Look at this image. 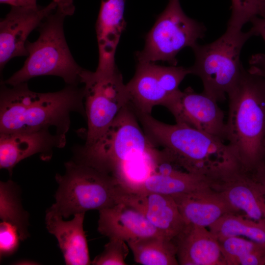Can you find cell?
<instances>
[{
	"instance_id": "10",
	"label": "cell",
	"mask_w": 265,
	"mask_h": 265,
	"mask_svg": "<svg viewBox=\"0 0 265 265\" xmlns=\"http://www.w3.org/2000/svg\"><path fill=\"white\" fill-rule=\"evenodd\" d=\"M181 76L173 66L138 62L135 74L126 84L132 108L151 114L158 105L165 106L180 92Z\"/></svg>"
},
{
	"instance_id": "12",
	"label": "cell",
	"mask_w": 265,
	"mask_h": 265,
	"mask_svg": "<svg viewBox=\"0 0 265 265\" xmlns=\"http://www.w3.org/2000/svg\"><path fill=\"white\" fill-rule=\"evenodd\" d=\"M116 201L141 213L160 235L168 240H173L186 225L171 195L132 191L120 185Z\"/></svg>"
},
{
	"instance_id": "8",
	"label": "cell",
	"mask_w": 265,
	"mask_h": 265,
	"mask_svg": "<svg viewBox=\"0 0 265 265\" xmlns=\"http://www.w3.org/2000/svg\"><path fill=\"white\" fill-rule=\"evenodd\" d=\"M205 26L188 17L180 0H169L145 37L143 49L136 53L138 62H166L176 66V56L184 48H192L204 37Z\"/></svg>"
},
{
	"instance_id": "11",
	"label": "cell",
	"mask_w": 265,
	"mask_h": 265,
	"mask_svg": "<svg viewBox=\"0 0 265 265\" xmlns=\"http://www.w3.org/2000/svg\"><path fill=\"white\" fill-rule=\"evenodd\" d=\"M57 5V0L45 6L36 8L11 6L0 22V70L16 57L28 55L26 48L27 38Z\"/></svg>"
},
{
	"instance_id": "9",
	"label": "cell",
	"mask_w": 265,
	"mask_h": 265,
	"mask_svg": "<svg viewBox=\"0 0 265 265\" xmlns=\"http://www.w3.org/2000/svg\"><path fill=\"white\" fill-rule=\"evenodd\" d=\"M81 83L84 84L87 123L84 145L89 146L105 133L120 110L130 103V97L118 69L107 74L84 69Z\"/></svg>"
},
{
	"instance_id": "6",
	"label": "cell",
	"mask_w": 265,
	"mask_h": 265,
	"mask_svg": "<svg viewBox=\"0 0 265 265\" xmlns=\"http://www.w3.org/2000/svg\"><path fill=\"white\" fill-rule=\"evenodd\" d=\"M64 174H56L58 187L55 203L50 208L67 218L117 203L119 183L111 174L86 162L73 159L65 163Z\"/></svg>"
},
{
	"instance_id": "18",
	"label": "cell",
	"mask_w": 265,
	"mask_h": 265,
	"mask_svg": "<svg viewBox=\"0 0 265 265\" xmlns=\"http://www.w3.org/2000/svg\"><path fill=\"white\" fill-rule=\"evenodd\" d=\"M99 212L98 231L109 239L127 242L142 238L162 237L141 213L124 203L118 202Z\"/></svg>"
},
{
	"instance_id": "7",
	"label": "cell",
	"mask_w": 265,
	"mask_h": 265,
	"mask_svg": "<svg viewBox=\"0 0 265 265\" xmlns=\"http://www.w3.org/2000/svg\"><path fill=\"white\" fill-rule=\"evenodd\" d=\"M253 36L258 34L252 27L247 32L227 27L215 41L203 45L197 43L191 48L195 62L188 67L190 74L200 78L204 94L217 102L225 100L244 69L240 60L242 48Z\"/></svg>"
},
{
	"instance_id": "16",
	"label": "cell",
	"mask_w": 265,
	"mask_h": 265,
	"mask_svg": "<svg viewBox=\"0 0 265 265\" xmlns=\"http://www.w3.org/2000/svg\"><path fill=\"white\" fill-rule=\"evenodd\" d=\"M216 187L236 213L265 224V185L240 171L218 181Z\"/></svg>"
},
{
	"instance_id": "21",
	"label": "cell",
	"mask_w": 265,
	"mask_h": 265,
	"mask_svg": "<svg viewBox=\"0 0 265 265\" xmlns=\"http://www.w3.org/2000/svg\"><path fill=\"white\" fill-rule=\"evenodd\" d=\"M214 180L178 167L168 174L152 173L144 179L129 183L125 188L137 192H155L171 196L188 193L212 186Z\"/></svg>"
},
{
	"instance_id": "15",
	"label": "cell",
	"mask_w": 265,
	"mask_h": 265,
	"mask_svg": "<svg viewBox=\"0 0 265 265\" xmlns=\"http://www.w3.org/2000/svg\"><path fill=\"white\" fill-rule=\"evenodd\" d=\"M126 0H101L96 23L99 62L95 72L100 74L117 69L115 54L126 27L124 11Z\"/></svg>"
},
{
	"instance_id": "29",
	"label": "cell",
	"mask_w": 265,
	"mask_h": 265,
	"mask_svg": "<svg viewBox=\"0 0 265 265\" xmlns=\"http://www.w3.org/2000/svg\"><path fill=\"white\" fill-rule=\"evenodd\" d=\"M249 64L250 67L260 74L265 80V64L258 53L252 56L249 60ZM263 158L264 172L265 173V137L263 144Z\"/></svg>"
},
{
	"instance_id": "4",
	"label": "cell",
	"mask_w": 265,
	"mask_h": 265,
	"mask_svg": "<svg viewBox=\"0 0 265 265\" xmlns=\"http://www.w3.org/2000/svg\"><path fill=\"white\" fill-rule=\"evenodd\" d=\"M75 11L73 0H57L56 8L36 28L39 33L33 42L26 41L28 55L23 67L2 82L14 85L41 76L61 78L67 85L81 83L83 68L74 60L67 44L63 29L65 18Z\"/></svg>"
},
{
	"instance_id": "3",
	"label": "cell",
	"mask_w": 265,
	"mask_h": 265,
	"mask_svg": "<svg viewBox=\"0 0 265 265\" xmlns=\"http://www.w3.org/2000/svg\"><path fill=\"white\" fill-rule=\"evenodd\" d=\"M228 95L226 139L237 159L240 171L259 180L264 173L265 79L253 68H244Z\"/></svg>"
},
{
	"instance_id": "5",
	"label": "cell",
	"mask_w": 265,
	"mask_h": 265,
	"mask_svg": "<svg viewBox=\"0 0 265 265\" xmlns=\"http://www.w3.org/2000/svg\"><path fill=\"white\" fill-rule=\"evenodd\" d=\"M142 129L129 103L94 144L74 148V159L108 173L123 184L129 169L146 159L155 147Z\"/></svg>"
},
{
	"instance_id": "20",
	"label": "cell",
	"mask_w": 265,
	"mask_h": 265,
	"mask_svg": "<svg viewBox=\"0 0 265 265\" xmlns=\"http://www.w3.org/2000/svg\"><path fill=\"white\" fill-rule=\"evenodd\" d=\"M85 212L74 215L64 221L63 217L50 208L46 212L45 222L48 232L55 236L68 265H88L90 260L87 242L83 224Z\"/></svg>"
},
{
	"instance_id": "24",
	"label": "cell",
	"mask_w": 265,
	"mask_h": 265,
	"mask_svg": "<svg viewBox=\"0 0 265 265\" xmlns=\"http://www.w3.org/2000/svg\"><path fill=\"white\" fill-rule=\"evenodd\" d=\"M219 241L227 265H265V243L239 237Z\"/></svg>"
},
{
	"instance_id": "26",
	"label": "cell",
	"mask_w": 265,
	"mask_h": 265,
	"mask_svg": "<svg viewBox=\"0 0 265 265\" xmlns=\"http://www.w3.org/2000/svg\"><path fill=\"white\" fill-rule=\"evenodd\" d=\"M231 15L227 27L241 30L255 17L265 18V0H231Z\"/></svg>"
},
{
	"instance_id": "2",
	"label": "cell",
	"mask_w": 265,
	"mask_h": 265,
	"mask_svg": "<svg viewBox=\"0 0 265 265\" xmlns=\"http://www.w3.org/2000/svg\"><path fill=\"white\" fill-rule=\"evenodd\" d=\"M9 86L1 81L0 133L53 127L56 132L66 134L71 113L85 118L84 86L67 85L58 91L39 93L30 90L27 82Z\"/></svg>"
},
{
	"instance_id": "23",
	"label": "cell",
	"mask_w": 265,
	"mask_h": 265,
	"mask_svg": "<svg viewBox=\"0 0 265 265\" xmlns=\"http://www.w3.org/2000/svg\"><path fill=\"white\" fill-rule=\"evenodd\" d=\"M208 228L218 240L231 237H243L265 243V224L239 213L226 214Z\"/></svg>"
},
{
	"instance_id": "27",
	"label": "cell",
	"mask_w": 265,
	"mask_h": 265,
	"mask_svg": "<svg viewBox=\"0 0 265 265\" xmlns=\"http://www.w3.org/2000/svg\"><path fill=\"white\" fill-rule=\"evenodd\" d=\"M119 239H109L103 251L91 262L95 265H125L129 253L128 244Z\"/></svg>"
},
{
	"instance_id": "25",
	"label": "cell",
	"mask_w": 265,
	"mask_h": 265,
	"mask_svg": "<svg viewBox=\"0 0 265 265\" xmlns=\"http://www.w3.org/2000/svg\"><path fill=\"white\" fill-rule=\"evenodd\" d=\"M18 186L11 180L0 183V217L16 226L21 240L29 236L28 215L21 203Z\"/></svg>"
},
{
	"instance_id": "32",
	"label": "cell",
	"mask_w": 265,
	"mask_h": 265,
	"mask_svg": "<svg viewBox=\"0 0 265 265\" xmlns=\"http://www.w3.org/2000/svg\"><path fill=\"white\" fill-rule=\"evenodd\" d=\"M262 183L265 185V180Z\"/></svg>"
},
{
	"instance_id": "17",
	"label": "cell",
	"mask_w": 265,
	"mask_h": 265,
	"mask_svg": "<svg viewBox=\"0 0 265 265\" xmlns=\"http://www.w3.org/2000/svg\"><path fill=\"white\" fill-rule=\"evenodd\" d=\"M172 196L186 224L209 227L224 215L236 213L214 186Z\"/></svg>"
},
{
	"instance_id": "14",
	"label": "cell",
	"mask_w": 265,
	"mask_h": 265,
	"mask_svg": "<svg viewBox=\"0 0 265 265\" xmlns=\"http://www.w3.org/2000/svg\"><path fill=\"white\" fill-rule=\"evenodd\" d=\"M66 142V134L50 129L32 132L0 133V167L10 175L20 161L36 154L49 159L54 148H61Z\"/></svg>"
},
{
	"instance_id": "28",
	"label": "cell",
	"mask_w": 265,
	"mask_h": 265,
	"mask_svg": "<svg viewBox=\"0 0 265 265\" xmlns=\"http://www.w3.org/2000/svg\"><path fill=\"white\" fill-rule=\"evenodd\" d=\"M22 240L19 232L14 225L4 221L0 224V258L12 255Z\"/></svg>"
},
{
	"instance_id": "31",
	"label": "cell",
	"mask_w": 265,
	"mask_h": 265,
	"mask_svg": "<svg viewBox=\"0 0 265 265\" xmlns=\"http://www.w3.org/2000/svg\"><path fill=\"white\" fill-rule=\"evenodd\" d=\"M37 0H0V3L11 6L36 8L38 7Z\"/></svg>"
},
{
	"instance_id": "30",
	"label": "cell",
	"mask_w": 265,
	"mask_h": 265,
	"mask_svg": "<svg viewBox=\"0 0 265 265\" xmlns=\"http://www.w3.org/2000/svg\"><path fill=\"white\" fill-rule=\"evenodd\" d=\"M252 25V28L257 32L258 36L261 35L265 42V18L256 16L250 21ZM260 57L265 64V55L260 53Z\"/></svg>"
},
{
	"instance_id": "22",
	"label": "cell",
	"mask_w": 265,
	"mask_h": 265,
	"mask_svg": "<svg viewBox=\"0 0 265 265\" xmlns=\"http://www.w3.org/2000/svg\"><path fill=\"white\" fill-rule=\"evenodd\" d=\"M135 262L143 265H177V247L173 240L151 236L128 241Z\"/></svg>"
},
{
	"instance_id": "13",
	"label": "cell",
	"mask_w": 265,
	"mask_h": 265,
	"mask_svg": "<svg viewBox=\"0 0 265 265\" xmlns=\"http://www.w3.org/2000/svg\"><path fill=\"white\" fill-rule=\"evenodd\" d=\"M165 107L173 115L176 123L226 139L224 112L217 102L203 93H198L188 87Z\"/></svg>"
},
{
	"instance_id": "1",
	"label": "cell",
	"mask_w": 265,
	"mask_h": 265,
	"mask_svg": "<svg viewBox=\"0 0 265 265\" xmlns=\"http://www.w3.org/2000/svg\"><path fill=\"white\" fill-rule=\"evenodd\" d=\"M147 137L155 147L188 172L212 180L239 170L237 159L221 139L184 124L171 125L133 110Z\"/></svg>"
},
{
	"instance_id": "19",
	"label": "cell",
	"mask_w": 265,
	"mask_h": 265,
	"mask_svg": "<svg viewBox=\"0 0 265 265\" xmlns=\"http://www.w3.org/2000/svg\"><path fill=\"white\" fill-rule=\"evenodd\" d=\"M182 265H227L219 241L206 227L186 224L173 240Z\"/></svg>"
}]
</instances>
